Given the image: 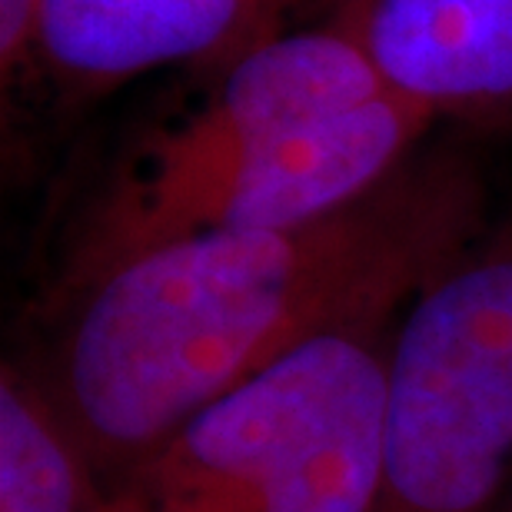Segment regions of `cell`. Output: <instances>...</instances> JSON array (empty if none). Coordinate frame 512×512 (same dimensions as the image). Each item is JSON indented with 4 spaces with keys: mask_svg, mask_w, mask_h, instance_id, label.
<instances>
[{
    "mask_svg": "<svg viewBox=\"0 0 512 512\" xmlns=\"http://www.w3.org/2000/svg\"><path fill=\"white\" fill-rule=\"evenodd\" d=\"M483 233L476 163L416 153L333 217L197 233L104 266L57 296V330L30 366L107 489L316 336L396 320Z\"/></svg>",
    "mask_w": 512,
    "mask_h": 512,
    "instance_id": "obj_1",
    "label": "cell"
},
{
    "mask_svg": "<svg viewBox=\"0 0 512 512\" xmlns=\"http://www.w3.org/2000/svg\"><path fill=\"white\" fill-rule=\"evenodd\" d=\"M396 320L316 336L187 419L104 512H370Z\"/></svg>",
    "mask_w": 512,
    "mask_h": 512,
    "instance_id": "obj_2",
    "label": "cell"
},
{
    "mask_svg": "<svg viewBox=\"0 0 512 512\" xmlns=\"http://www.w3.org/2000/svg\"><path fill=\"white\" fill-rule=\"evenodd\" d=\"M370 512H512V223L396 323Z\"/></svg>",
    "mask_w": 512,
    "mask_h": 512,
    "instance_id": "obj_3",
    "label": "cell"
},
{
    "mask_svg": "<svg viewBox=\"0 0 512 512\" xmlns=\"http://www.w3.org/2000/svg\"><path fill=\"white\" fill-rule=\"evenodd\" d=\"M433 120L423 104L386 87L360 107L256 143L183 187L107 190L80 223L57 296L104 266L167 240L223 230H283L333 217L406 167Z\"/></svg>",
    "mask_w": 512,
    "mask_h": 512,
    "instance_id": "obj_4",
    "label": "cell"
},
{
    "mask_svg": "<svg viewBox=\"0 0 512 512\" xmlns=\"http://www.w3.org/2000/svg\"><path fill=\"white\" fill-rule=\"evenodd\" d=\"M386 87L353 24L266 37L233 60L197 114L150 143L114 193L183 187L256 143L360 107Z\"/></svg>",
    "mask_w": 512,
    "mask_h": 512,
    "instance_id": "obj_5",
    "label": "cell"
},
{
    "mask_svg": "<svg viewBox=\"0 0 512 512\" xmlns=\"http://www.w3.org/2000/svg\"><path fill=\"white\" fill-rule=\"evenodd\" d=\"M286 0H44L40 67L64 94L94 97L147 70L230 64L266 40Z\"/></svg>",
    "mask_w": 512,
    "mask_h": 512,
    "instance_id": "obj_6",
    "label": "cell"
},
{
    "mask_svg": "<svg viewBox=\"0 0 512 512\" xmlns=\"http://www.w3.org/2000/svg\"><path fill=\"white\" fill-rule=\"evenodd\" d=\"M376 70L436 120L512 127V0H363Z\"/></svg>",
    "mask_w": 512,
    "mask_h": 512,
    "instance_id": "obj_7",
    "label": "cell"
},
{
    "mask_svg": "<svg viewBox=\"0 0 512 512\" xmlns=\"http://www.w3.org/2000/svg\"><path fill=\"white\" fill-rule=\"evenodd\" d=\"M104 483L27 360L0 370V512H104Z\"/></svg>",
    "mask_w": 512,
    "mask_h": 512,
    "instance_id": "obj_8",
    "label": "cell"
},
{
    "mask_svg": "<svg viewBox=\"0 0 512 512\" xmlns=\"http://www.w3.org/2000/svg\"><path fill=\"white\" fill-rule=\"evenodd\" d=\"M40 4L44 0H0V70L4 84L40 67Z\"/></svg>",
    "mask_w": 512,
    "mask_h": 512,
    "instance_id": "obj_9",
    "label": "cell"
}]
</instances>
